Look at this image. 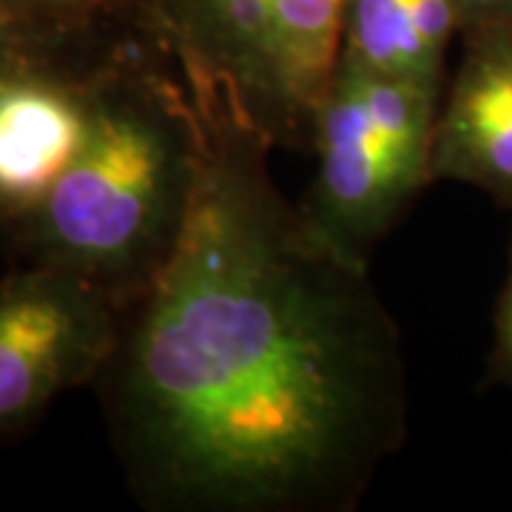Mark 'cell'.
<instances>
[{
    "label": "cell",
    "mask_w": 512,
    "mask_h": 512,
    "mask_svg": "<svg viewBox=\"0 0 512 512\" xmlns=\"http://www.w3.org/2000/svg\"><path fill=\"white\" fill-rule=\"evenodd\" d=\"M183 80L191 214L97 379L128 490L154 512H348L410 433L399 325L367 259L282 194L274 148Z\"/></svg>",
    "instance_id": "6da1fadb"
},
{
    "label": "cell",
    "mask_w": 512,
    "mask_h": 512,
    "mask_svg": "<svg viewBox=\"0 0 512 512\" xmlns=\"http://www.w3.org/2000/svg\"><path fill=\"white\" fill-rule=\"evenodd\" d=\"M200 160L197 106L140 20L94 69L89 126L74 160L9 234L26 262L83 276L126 308L183 234Z\"/></svg>",
    "instance_id": "7a4b0ae2"
},
{
    "label": "cell",
    "mask_w": 512,
    "mask_h": 512,
    "mask_svg": "<svg viewBox=\"0 0 512 512\" xmlns=\"http://www.w3.org/2000/svg\"><path fill=\"white\" fill-rule=\"evenodd\" d=\"M345 3L143 0V26L274 151L311 148L342 57Z\"/></svg>",
    "instance_id": "3957f363"
},
{
    "label": "cell",
    "mask_w": 512,
    "mask_h": 512,
    "mask_svg": "<svg viewBox=\"0 0 512 512\" xmlns=\"http://www.w3.org/2000/svg\"><path fill=\"white\" fill-rule=\"evenodd\" d=\"M439 86L339 63L319 109L308 197L313 228L345 254L370 259L376 242L430 185Z\"/></svg>",
    "instance_id": "277c9868"
},
{
    "label": "cell",
    "mask_w": 512,
    "mask_h": 512,
    "mask_svg": "<svg viewBox=\"0 0 512 512\" xmlns=\"http://www.w3.org/2000/svg\"><path fill=\"white\" fill-rule=\"evenodd\" d=\"M123 305L52 265L0 279V441L74 387L97 382L120 336Z\"/></svg>",
    "instance_id": "5b68a950"
},
{
    "label": "cell",
    "mask_w": 512,
    "mask_h": 512,
    "mask_svg": "<svg viewBox=\"0 0 512 512\" xmlns=\"http://www.w3.org/2000/svg\"><path fill=\"white\" fill-rule=\"evenodd\" d=\"M126 29L0 74V228L26 220L69 168L89 126L94 69Z\"/></svg>",
    "instance_id": "8992f818"
},
{
    "label": "cell",
    "mask_w": 512,
    "mask_h": 512,
    "mask_svg": "<svg viewBox=\"0 0 512 512\" xmlns=\"http://www.w3.org/2000/svg\"><path fill=\"white\" fill-rule=\"evenodd\" d=\"M430 180L473 185L512 211V26H464L436 114Z\"/></svg>",
    "instance_id": "52a82bcc"
},
{
    "label": "cell",
    "mask_w": 512,
    "mask_h": 512,
    "mask_svg": "<svg viewBox=\"0 0 512 512\" xmlns=\"http://www.w3.org/2000/svg\"><path fill=\"white\" fill-rule=\"evenodd\" d=\"M461 29L458 0H348L339 63L444 89L447 52Z\"/></svg>",
    "instance_id": "ba28073f"
},
{
    "label": "cell",
    "mask_w": 512,
    "mask_h": 512,
    "mask_svg": "<svg viewBox=\"0 0 512 512\" xmlns=\"http://www.w3.org/2000/svg\"><path fill=\"white\" fill-rule=\"evenodd\" d=\"M0 15L35 35L83 40L137 23L143 0H0Z\"/></svg>",
    "instance_id": "9c48e42d"
},
{
    "label": "cell",
    "mask_w": 512,
    "mask_h": 512,
    "mask_svg": "<svg viewBox=\"0 0 512 512\" xmlns=\"http://www.w3.org/2000/svg\"><path fill=\"white\" fill-rule=\"evenodd\" d=\"M83 40H89V37H83ZM69 43H80V40H52V37L35 35V32L23 29L15 20L0 15V74H6L9 69H15L20 63L43 55L49 49L69 46Z\"/></svg>",
    "instance_id": "30bf717a"
},
{
    "label": "cell",
    "mask_w": 512,
    "mask_h": 512,
    "mask_svg": "<svg viewBox=\"0 0 512 512\" xmlns=\"http://www.w3.org/2000/svg\"><path fill=\"white\" fill-rule=\"evenodd\" d=\"M490 382L512 387V242H510V265L507 279L498 296L495 308V336L493 353H490Z\"/></svg>",
    "instance_id": "8fae6325"
},
{
    "label": "cell",
    "mask_w": 512,
    "mask_h": 512,
    "mask_svg": "<svg viewBox=\"0 0 512 512\" xmlns=\"http://www.w3.org/2000/svg\"><path fill=\"white\" fill-rule=\"evenodd\" d=\"M458 3H461L464 26H476V23L512 26V0H458Z\"/></svg>",
    "instance_id": "7c38bea8"
}]
</instances>
